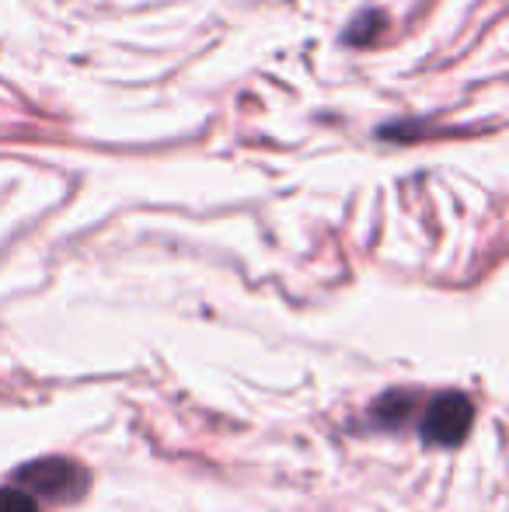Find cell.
I'll return each mask as SVG.
<instances>
[{
	"label": "cell",
	"instance_id": "6da1fadb",
	"mask_svg": "<svg viewBox=\"0 0 509 512\" xmlns=\"http://www.w3.org/2000/svg\"><path fill=\"white\" fill-rule=\"evenodd\" d=\"M14 481H18L28 495L60 502V499H81L84 488H88V471L67 457H42V460H32V464L18 467Z\"/></svg>",
	"mask_w": 509,
	"mask_h": 512
},
{
	"label": "cell",
	"instance_id": "7a4b0ae2",
	"mask_svg": "<svg viewBox=\"0 0 509 512\" xmlns=\"http://www.w3.org/2000/svg\"><path fill=\"white\" fill-rule=\"evenodd\" d=\"M471 422H475V405L468 394L461 391H443L436 398H429L426 415L419 422L422 443L429 446H457L468 436Z\"/></svg>",
	"mask_w": 509,
	"mask_h": 512
},
{
	"label": "cell",
	"instance_id": "3957f363",
	"mask_svg": "<svg viewBox=\"0 0 509 512\" xmlns=\"http://www.w3.org/2000/svg\"><path fill=\"white\" fill-rule=\"evenodd\" d=\"M412 401H415V394H408V391L384 394V398L374 405V418H377V422H387V425L401 422V418H405L408 411H412Z\"/></svg>",
	"mask_w": 509,
	"mask_h": 512
},
{
	"label": "cell",
	"instance_id": "277c9868",
	"mask_svg": "<svg viewBox=\"0 0 509 512\" xmlns=\"http://www.w3.org/2000/svg\"><path fill=\"white\" fill-rule=\"evenodd\" d=\"M0 512H39V502L25 488H0Z\"/></svg>",
	"mask_w": 509,
	"mask_h": 512
}]
</instances>
